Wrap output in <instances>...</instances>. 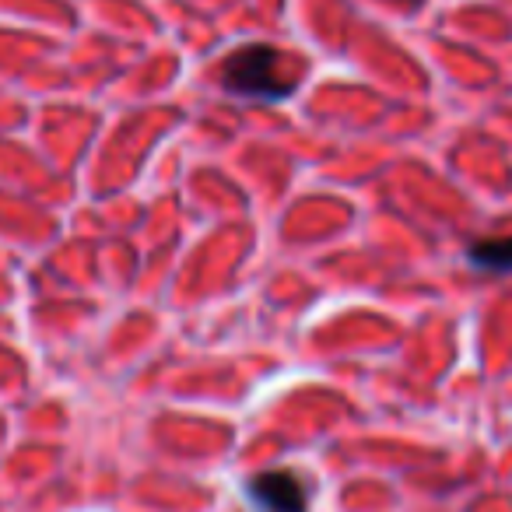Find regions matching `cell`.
<instances>
[{
	"mask_svg": "<svg viewBox=\"0 0 512 512\" xmlns=\"http://www.w3.org/2000/svg\"><path fill=\"white\" fill-rule=\"evenodd\" d=\"M400 4H411V8H418V4H421V0H400Z\"/></svg>",
	"mask_w": 512,
	"mask_h": 512,
	"instance_id": "obj_4",
	"label": "cell"
},
{
	"mask_svg": "<svg viewBox=\"0 0 512 512\" xmlns=\"http://www.w3.org/2000/svg\"><path fill=\"white\" fill-rule=\"evenodd\" d=\"M467 260L477 271L488 274H512V235L509 239H481L467 246Z\"/></svg>",
	"mask_w": 512,
	"mask_h": 512,
	"instance_id": "obj_3",
	"label": "cell"
},
{
	"mask_svg": "<svg viewBox=\"0 0 512 512\" xmlns=\"http://www.w3.org/2000/svg\"><path fill=\"white\" fill-rule=\"evenodd\" d=\"M221 85H225L228 95L267 102L288 99L295 92V78L285 74V57L267 43H249L228 53L225 64H221Z\"/></svg>",
	"mask_w": 512,
	"mask_h": 512,
	"instance_id": "obj_1",
	"label": "cell"
},
{
	"mask_svg": "<svg viewBox=\"0 0 512 512\" xmlns=\"http://www.w3.org/2000/svg\"><path fill=\"white\" fill-rule=\"evenodd\" d=\"M249 502L256 512H309L306 484L292 474V470H264L253 474L246 484Z\"/></svg>",
	"mask_w": 512,
	"mask_h": 512,
	"instance_id": "obj_2",
	"label": "cell"
}]
</instances>
